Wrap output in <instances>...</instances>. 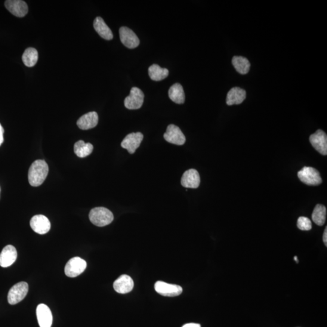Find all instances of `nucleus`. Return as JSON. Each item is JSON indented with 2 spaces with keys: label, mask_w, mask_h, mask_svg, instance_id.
Segmentation results:
<instances>
[{
  "label": "nucleus",
  "mask_w": 327,
  "mask_h": 327,
  "mask_svg": "<svg viewBox=\"0 0 327 327\" xmlns=\"http://www.w3.org/2000/svg\"><path fill=\"white\" fill-rule=\"evenodd\" d=\"M323 243H324L325 246L326 247L327 246V227H326L324 230V233H323Z\"/></svg>",
  "instance_id": "c756f323"
},
{
  "label": "nucleus",
  "mask_w": 327,
  "mask_h": 327,
  "mask_svg": "<svg viewBox=\"0 0 327 327\" xmlns=\"http://www.w3.org/2000/svg\"><path fill=\"white\" fill-rule=\"evenodd\" d=\"M144 100V94L140 89L132 88L130 95L125 100V106L130 110H137L143 106Z\"/></svg>",
  "instance_id": "423d86ee"
},
{
  "label": "nucleus",
  "mask_w": 327,
  "mask_h": 327,
  "mask_svg": "<svg viewBox=\"0 0 327 327\" xmlns=\"http://www.w3.org/2000/svg\"><path fill=\"white\" fill-rule=\"evenodd\" d=\"M246 95L244 89L237 87L231 89L227 95L226 103L228 106L241 104L246 100Z\"/></svg>",
  "instance_id": "6ab92c4d"
},
{
  "label": "nucleus",
  "mask_w": 327,
  "mask_h": 327,
  "mask_svg": "<svg viewBox=\"0 0 327 327\" xmlns=\"http://www.w3.org/2000/svg\"><path fill=\"white\" fill-rule=\"evenodd\" d=\"M164 138L169 143L182 146L186 143V139L183 133L178 126L174 125H169L164 134Z\"/></svg>",
  "instance_id": "0eeeda50"
},
{
  "label": "nucleus",
  "mask_w": 327,
  "mask_h": 327,
  "mask_svg": "<svg viewBox=\"0 0 327 327\" xmlns=\"http://www.w3.org/2000/svg\"><path fill=\"white\" fill-rule=\"evenodd\" d=\"M29 291V285L26 282H20L14 285L10 289L8 296V300L11 305L19 303L26 297Z\"/></svg>",
  "instance_id": "20e7f679"
},
{
  "label": "nucleus",
  "mask_w": 327,
  "mask_h": 327,
  "mask_svg": "<svg viewBox=\"0 0 327 327\" xmlns=\"http://www.w3.org/2000/svg\"><path fill=\"white\" fill-rule=\"evenodd\" d=\"M144 136L140 132L131 133L128 135L122 141L121 147L128 150L129 153L135 152L138 148L140 146Z\"/></svg>",
  "instance_id": "9b49d317"
},
{
  "label": "nucleus",
  "mask_w": 327,
  "mask_h": 327,
  "mask_svg": "<svg viewBox=\"0 0 327 327\" xmlns=\"http://www.w3.org/2000/svg\"><path fill=\"white\" fill-rule=\"evenodd\" d=\"M98 123V115L97 112H91L85 114L77 121V126L81 130H89L96 127Z\"/></svg>",
  "instance_id": "a211bd4d"
},
{
  "label": "nucleus",
  "mask_w": 327,
  "mask_h": 327,
  "mask_svg": "<svg viewBox=\"0 0 327 327\" xmlns=\"http://www.w3.org/2000/svg\"><path fill=\"white\" fill-rule=\"evenodd\" d=\"M94 27L95 30L102 38L106 40L112 39L113 35L112 30L104 22L103 18L98 17L95 18L94 22Z\"/></svg>",
  "instance_id": "aec40b11"
},
{
  "label": "nucleus",
  "mask_w": 327,
  "mask_h": 327,
  "mask_svg": "<svg viewBox=\"0 0 327 327\" xmlns=\"http://www.w3.org/2000/svg\"><path fill=\"white\" fill-rule=\"evenodd\" d=\"M310 142L317 152L322 155H327V136L322 130H317L310 137Z\"/></svg>",
  "instance_id": "6e6552de"
},
{
  "label": "nucleus",
  "mask_w": 327,
  "mask_h": 327,
  "mask_svg": "<svg viewBox=\"0 0 327 327\" xmlns=\"http://www.w3.org/2000/svg\"><path fill=\"white\" fill-rule=\"evenodd\" d=\"M294 259H295V261L296 262V263H298L299 261L298 260V258H297V257H296H296H295Z\"/></svg>",
  "instance_id": "7c9ffc66"
},
{
  "label": "nucleus",
  "mask_w": 327,
  "mask_h": 327,
  "mask_svg": "<svg viewBox=\"0 0 327 327\" xmlns=\"http://www.w3.org/2000/svg\"><path fill=\"white\" fill-rule=\"evenodd\" d=\"M6 8L17 17H24L28 12L26 3L21 0H8L5 2Z\"/></svg>",
  "instance_id": "ddd939ff"
},
{
  "label": "nucleus",
  "mask_w": 327,
  "mask_h": 327,
  "mask_svg": "<svg viewBox=\"0 0 327 327\" xmlns=\"http://www.w3.org/2000/svg\"><path fill=\"white\" fill-rule=\"evenodd\" d=\"M200 182L198 172L193 169L185 172L181 181L182 186L190 189H197L199 186Z\"/></svg>",
  "instance_id": "2eb2a0df"
},
{
  "label": "nucleus",
  "mask_w": 327,
  "mask_h": 327,
  "mask_svg": "<svg viewBox=\"0 0 327 327\" xmlns=\"http://www.w3.org/2000/svg\"><path fill=\"white\" fill-rule=\"evenodd\" d=\"M155 289L158 294L168 297H174L181 295L183 292V288L181 286L162 281L156 282Z\"/></svg>",
  "instance_id": "9d476101"
},
{
  "label": "nucleus",
  "mask_w": 327,
  "mask_h": 327,
  "mask_svg": "<svg viewBox=\"0 0 327 327\" xmlns=\"http://www.w3.org/2000/svg\"><path fill=\"white\" fill-rule=\"evenodd\" d=\"M30 227L36 233L45 234L51 229V223L49 219L44 215L34 216L30 222Z\"/></svg>",
  "instance_id": "f8f14e48"
},
{
  "label": "nucleus",
  "mask_w": 327,
  "mask_h": 327,
  "mask_svg": "<svg viewBox=\"0 0 327 327\" xmlns=\"http://www.w3.org/2000/svg\"><path fill=\"white\" fill-rule=\"evenodd\" d=\"M89 217L91 223L98 227L106 226L112 223L114 219L112 212L104 208L92 209Z\"/></svg>",
  "instance_id": "f03ea898"
},
{
  "label": "nucleus",
  "mask_w": 327,
  "mask_h": 327,
  "mask_svg": "<svg viewBox=\"0 0 327 327\" xmlns=\"http://www.w3.org/2000/svg\"><path fill=\"white\" fill-rule=\"evenodd\" d=\"M49 173L48 164L44 160H36L30 166L28 180L33 187H38L44 183Z\"/></svg>",
  "instance_id": "f257e3e1"
},
{
  "label": "nucleus",
  "mask_w": 327,
  "mask_h": 327,
  "mask_svg": "<svg viewBox=\"0 0 327 327\" xmlns=\"http://www.w3.org/2000/svg\"><path fill=\"white\" fill-rule=\"evenodd\" d=\"M36 313L40 327H51L53 317L50 308L47 305L39 304L36 308Z\"/></svg>",
  "instance_id": "4468645a"
},
{
  "label": "nucleus",
  "mask_w": 327,
  "mask_h": 327,
  "mask_svg": "<svg viewBox=\"0 0 327 327\" xmlns=\"http://www.w3.org/2000/svg\"><path fill=\"white\" fill-rule=\"evenodd\" d=\"M87 267V263L79 257H75L68 261L64 268L66 275L70 277H75L84 272Z\"/></svg>",
  "instance_id": "39448f33"
},
{
  "label": "nucleus",
  "mask_w": 327,
  "mask_h": 327,
  "mask_svg": "<svg viewBox=\"0 0 327 327\" xmlns=\"http://www.w3.org/2000/svg\"><path fill=\"white\" fill-rule=\"evenodd\" d=\"M297 226L299 229L303 231H308L312 228L310 219L307 217H301L298 218Z\"/></svg>",
  "instance_id": "bb28decb"
},
{
  "label": "nucleus",
  "mask_w": 327,
  "mask_h": 327,
  "mask_svg": "<svg viewBox=\"0 0 327 327\" xmlns=\"http://www.w3.org/2000/svg\"><path fill=\"white\" fill-rule=\"evenodd\" d=\"M3 134H4V129H3L2 126L0 124V146L3 143L4 138H3Z\"/></svg>",
  "instance_id": "cd10ccee"
},
{
  "label": "nucleus",
  "mask_w": 327,
  "mask_h": 327,
  "mask_svg": "<svg viewBox=\"0 0 327 327\" xmlns=\"http://www.w3.org/2000/svg\"><path fill=\"white\" fill-rule=\"evenodd\" d=\"M17 258V252L13 246L8 245L3 249L0 254V266L3 268L10 267Z\"/></svg>",
  "instance_id": "f3484780"
},
{
  "label": "nucleus",
  "mask_w": 327,
  "mask_h": 327,
  "mask_svg": "<svg viewBox=\"0 0 327 327\" xmlns=\"http://www.w3.org/2000/svg\"><path fill=\"white\" fill-rule=\"evenodd\" d=\"M169 97L175 103L183 104L185 102V94L183 86L179 83L172 85L169 90Z\"/></svg>",
  "instance_id": "412c9836"
},
{
  "label": "nucleus",
  "mask_w": 327,
  "mask_h": 327,
  "mask_svg": "<svg viewBox=\"0 0 327 327\" xmlns=\"http://www.w3.org/2000/svg\"><path fill=\"white\" fill-rule=\"evenodd\" d=\"M232 64L237 72L241 75L248 73L251 68V63L246 58L234 56L232 59Z\"/></svg>",
  "instance_id": "5701e85b"
},
{
  "label": "nucleus",
  "mask_w": 327,
  "mask_h": 327,
  "mask_svg": "<svg viewBox=\"0 0 327 327\" xmlns=\"http://www.w3.org/2000/svg\"><path fill=\"white\" fill-rule=\"evenodd\" d=\"M169 70L166 68H161L157 64H153L149 68L150 78L153 81H159L165 79L169 75Z\"/></svg>",
  "instance_id": "b1692460"
},
{
  "label": "nucleus",
  "mask_w": 327,
  "mask_h": 327,
  "mask_svg": "<svg viewBox=\"0 0 327 327\" xmlns=\"http://www.w3.org/2000/svg\"><path fill=\"white\" fill-rule=\"evenodd\" d=\"M298 177L302 183L308 186H318L322 183L319 172L311 167H304L298 172Z\"/></svg>",
  "instance_id": "7ed1b4c3"
},
{
  "label": "nucleus",
  "mask_w": 327,
  "mask_h": 327,
  "mask_svg": "<svg viewBox=\"0 0 327 327\" xmlns=\"http://www.w3.org/2000/svg\"><path fill=\"white\" fill-rule=\"evenodd\" d=\"M182 327H200V325L199 323H186V324H185Z\"/></svg>",
  "instance_id": "c85d7f7f"
},
{
  "label": "nucleus",
  "mask_w": 327,
  "mask_h": 327,
  "mask_svg": "<svg viewBox=\"0 0 327 327\" xmlns=\"http://www.w3.org/2000/svg\"><path fill=\"white\" fill-rule=\"evenodd\" d=\"M94 146L91 143H85L84 141L79 140L74 145V152L79 158H85L93 152Z\"/></svg>",
  "instance_id": "4be33fe9"
},
{
  "label": "nucleus",
  "mask_w": 327,
  "mask_h": 327,
  "mask_svg": "<svg viewBox=\"0 0 327 327\" xmlns=\"http://www.w3.org/2000/svg\"><path fill=\"white\" fill-rule=\"evenodd\" d=\"M120 39L126 47L129 49L137 48L140 42L134 31L128 27H121L119 29Z\"/></svg>",
  "instance_id": "1a4fd4ad"
},
{
  "label": "nucleus",
  "mask_w": 327,
  "mask_h": 327,
  "mask_svg": "<svg viewBox=\"0 0 327 327\" xmlns=\"http://www.w3.org/2000/svg\"><path fill=\"white\" fill-rule=\"evenodd\" d=\"M134 286V280L126 274L120 276L113 283L114 289L120 294H128L132 291Z\"/></svg>",
  "instance_id": "dca6fc26"
},
{
  "label": "nucleus",
  "mask_w": 327,
  "mask_h": 327,
  "mask_svg": "<svg viewBox=\"0 0 327 327\" xmlns=\"http://www.w3.org/2000/svg\"><path fill=\"white\" fill-rule=\"evenodd\" d=\"M326 209L324 206L317 205L314 209L312 220L317 226H322L325 223Z\"/></svg>",
  "instance_id": "a878e982"
},
{
  "label": "nucleus",
  "mask_w": 327,
  "mask_h": 327,
  "mask_svg": "<svg viewBox=\"0 0 327 327\" xmlns=\"http://www.w3.org/2000/svg\"><path fill=\"white\" fill-rule=\"evenodd\" d=\"M38 51L35 49L29 48L26 49L22 56V60L25 66L29 67H33L38 61Z\"/></svg>",
  "instance_id": "393cba45"
}]
</instances>
